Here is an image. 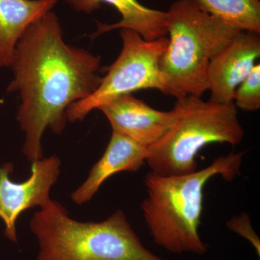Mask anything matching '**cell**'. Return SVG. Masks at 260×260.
Here are the masks:
<instances>
[{
	"mask_svg": "<svg viewBox=\"0 0 260 260\" xmlns=\"http://www.w3.org/2000/svg\"><path fill=\"white\" fill-rule=\"evenodd\" d=\"M175 118L167 133L148 148L146 164L161 176L191 174L198 170L196 158L206 145L228 143L236 146L244 138L234 103L204 102L201 98L177 99Z\"/></svg>",
	"mask_w": 260,
	"mask_h": 260,
	"instance_id": "5",
	"label": "cell"
},
{
	"mask_svg": "<svg viewBox=\"0 0 260 260\" xmlns=\"http://www.w3.org/2000/svg\"><path fill=\"white\" fill-rule=\"evenodd\" d=\"M78 12L91 13L102 3L112 5L121 16L114 24L97 23L98 30L93 37L117 28H126L138 32L147 41H153L167 35V12L150 9L138 0H66Z\"/></svg>",
	"mask_w": 260,
	"mask_h": 260,
	"instance_id": "11",
	"label": "cell"
},
{
	"mask_svg": "<svg viewBox=\"0 0 260 260\" xmlns=\"http://www.w3.org/2000/svg\"><path fill=\"white\" fill-rule=\"evenodd\" d=\"M122 49L107 69L96 90L86 99L73 103L67 110L72 122L83 120L89 113L116 98L145 89L165 93L160 69V59L169 45V39L147 41L138 32L123 28Z\"/></svg>",
	"mask_w": 260,
	"mask_h": 260,
	"instance_id": "6",
	"label": "cell"
},
{
	"mask_svg": "<svg viewBox=\"0 0 260 260\" xmlns=\"http://www.w3.org/2000/svg\"><path fill=\"white\" fill-rule=\"evenodd\" d=\"M234 105L244 112L260 109V64L254 65L251 73L236 90Z\"/></svg>",
	"mask_w": 260,
	"mask_h": 260,
	"instance_id": "14",
	"label": "cell"
},
{
	"mask_svg": "<svg viewBox=\"0 0 260 260\" xmlns=\"http://www.w3.org/2000/svg\"><path fill=\"white\" fill-rule=\"evenodd\" d=\"M62 34L59 19L49 12L24 32L10 64L14 79L7 92L19 91L21 98L17 117L25 133L23 152L31 162L43 158L44 131L61 134L68 107L102 82L101 58L65 44Z\"/></svg>",
	"mask_w": 260,
	"mask_h": 260,
	"instance_id": "1",
	"label": "cell"
},
{
	"mask_svg": "<svg viewBox=\"0 0 260 260\" xmlns=\"http://www.w3.org/2000/svg\"><path fill=\"white\" fill-rule=\"evenodd\" d=\"M169 45L160 59L165 94L201 98L213 56L242 30L206 13L194 0H177L167 12Z\"/></svg>",
	"mask_w": 260,
	"mask_h": 260,
	"instance_id": "4",
	"label": "cell"
},
{
	"mask_svg": "<svg viewBox=\"0 0 260 260\" xmlns=\"http://www.w3.org/2000/svg\"><path fill=\"white\" fill-rule=\"evenodd\" d=\"M228 228L232 232L237 233L243 237L246 238L253 244L255 248L258 255H259L260 242L259 238L251 226L250 218L246 213H242L237 215L226 223Z\"/></svg>",
	"mask_w": 260,
	"mask_h": 260,
	"instance_id": "15",
	"label": "cell"
},
{
	"mask_svg": "<svg viewBox=\"0 0 260 260\" xmlns=\"http://www.w3.org/2000/svg\"><path fill=\"white\" fill-rule=\"evenodd\" d=\"M57 3L58 0H0V67H10L24 32Z\"/></svg>",
	"mask_w": 260,
	"mask_h": 260,
	"instance_id": "12",
	"label": "cell"
},
{
	"mask_svg": "<svg viewBox=\"0 0 260 260\" xmlns=\"http://www.w3.org/2000/svg\"><path fill=\"white\" fill-rule=\"evenodd\" d=\"M206 13L242 31L260 34L259 0H194Z\"/></svg>",
	"mask_w": 260,
	"mask_h": 260,
	"instance_id": "13",
	"label": "cell"
},
{
	"mask_svg": "<svg viewBox=\"0 0 260 260\" xmlns=\"http://www.w3.org/2000/svg\"><path fill=\"white\" fill-rule=\"evenodd\" d=\"M147 156L148 148L112 132L104 155L92 167L86 180L73 191L72 200L78 205L88 203L109 177L121 172H138L144 166Z\"/></svg>",
	"mask_w": 260,
	"mask_h": 260,
	"instance_id": "10",
	"label": "cell"
},
{
	"mask_svg": "<svg viewBox=\"0 0 260 260\" xmlns=\"http://www.w3.org/2000/svg\"><path fill=\"white\" fill-rule=\"evenodd\" d=\"M61 160L56 155L32 162L31 176L23 182L12 181L10 162L0 167V218L5 223V236L17 242L16 221L25 210L42 207L50 201L51 187L60 174Z\"/></svg>",
	"mask_w": 260,
	"mask_h": 260,
	"instance_id": "7",
	"label": "cell"
},
{
	"mask_svg": "<svg viewBox=\"0 0 260 260\" xmlns=\"http://www.w3.org/2000/svg\"><path fill=\"white\" fill-rule=\"evenodd\" d=\"M244 152L230 153L191 174L161 176L151 172L145 179L146 198L141 203L147 227L157 245L174 254L208 250L199 234L203 190L212 178L232 181L240 174Z\"/></svg>",
	"mask_w": 260,
	"mask_h": 260,
	"instance_id": "2",
	"label": "cell"
},
{
	"mask_svg": "<svg viewBox=\"0 0 260 260\" xmlns=\"http://www.w3.org/2000/svg\"><path fill=\"white\" fill-rule=\"evenodd\" d=\"M107 118L112 132L148 148L158 141L174 122L175 111L157 110L146 103L126 94L98 107Z\"/></svg>",
	"mask_w": 260,
	"mask_h": 260,
	"instance_id": "9",
	"label": "cell"
},
{
	"mask_svg": "<svg viewBox=\"0 0 260 260\" xmlns=\"http://www.w3.org/2000/svg\"><path fill=\"white\" fill-rule=\"evenodd\" d=\"M30 228L38 260H164L143 246L121 210L103 221L82 223L51 200L32 215Z\"/></svg>",
	"mask_w": 260,
	"mask_h": 260,
	"instance_id": "3",
	"label": "cell"
},
{
	"mask_svg": "<svg viewBox=\"0 0 260 260\" xmlns=\"http://www.w3.org/2000/svg\"><path fill=\"white\" fill-rule=\"evenodd\" d=\"M260 56L259 34L241 31L220 51L208 64L207 82L210 102L233 103L239 85L251 73Z\"/></svg>",
	"mask_w": 260,
	"mask_h": 260,
	"instance_id": "8",
	"label": "cell"
}]
</instances>
